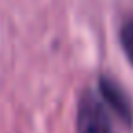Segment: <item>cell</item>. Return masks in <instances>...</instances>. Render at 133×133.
I'll return each mask as SVG.
<instances>
[{
  "instance_id": "6da1fadb",
  "label": "cell",
  "mask_w": 133,
  "mask_h": 133,
  "mask_svg": "<svg viewBox=\"0 0 133 133\" xmlns=\"http://www.w3.org/2000/svg\"><path fill=\"white\" fill-rule=\"evenodd\" d=\"M77 131L78 133H113L111 122L106 115L102 102L91 91H84L78 100Z\"/></svg>"
},
{
  "instance_id": "7a4b0ae2",
  "label": "cell",
  "mask_w": 133,
  "mask_h": 133,
  "mask_svg": "<svg viewBox=\"0 0 133 133\" xmlns=\"http://www.w3.org/2000/svg\"><path fill=\"white\" fill-rule=\"evenodd\" d=\"M98 91H100L104 102L120 118V122H124L126 126H131L133 124V109H131V102H129L128 95L122 91V88L115 80H111L108 77H100L98 78Z\"/></svg>"
},
{
  "instance_id": "3957f363",
  "label": "cell",
  "mask_w": 133,
  "mask_h": 133,
  "mask_svg": "<svg viewBox=\"0 0 133 133\" xmlns=\"http://www.w3.org/2000/svg\"><path fill=\"white\" fill-rule=\"evenodd\" d=\"M120 44H122V49L128 57V60L133 64V18L128 20L122 29H120Z\"/></svg>"
}]
</instances>
